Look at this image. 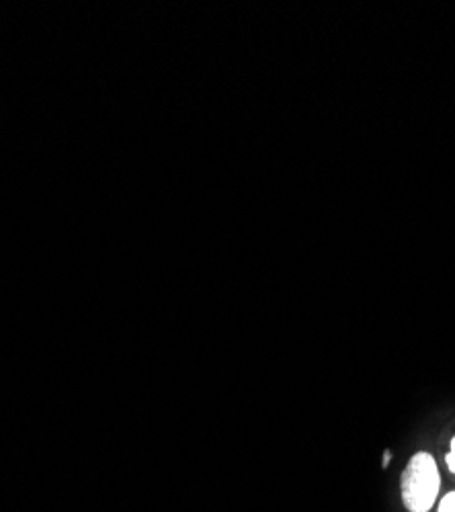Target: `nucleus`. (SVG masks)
<instances>
[{"mask_svg": "<svg viewBox=\"0 0 455 512\" xmlns=\"http://www.w3.org/2000/svg\"><path fill=\"white\" fill-rule=\"evenodd\" d=\"M441 490V474L429 451H417L406 463L400 476L402 504L408 512H429Z\"/></svg>", "mask_w": 455, "mask_h": 512, "instance_id": "obj_1", "label": "nucleus"}, {"mask_svg": "<svg viewBox=\"0 0 455 512\" xmlns=\"http://www.w3.org/2000/svg\"><path fill=\"white\" fill-rule=\"evenodd\" d=\"M390 459H392V451H386V453H384V463H382V467H388Z\"/></svg>", "mask_w": 455, "mask_h": 512, "instance_id": "obj_4", "label": "nucleus"}, {"mask_svg": "<svg viewBox=\"0 0 455 512\" xmlns=\"http://www.w3.org/2000/svg\"><path fill=\"white\" fill-rule=\"evenodd\" d=\"M445 463L449 467V472L455 474V437L451 439V445H449V453L445 455Z\"/></svg>", "mask_w": 455, "mask_h": 512, "instance_id": "obj_3", "label": "nucleus"}, {"mask_svg": "<svg viewBox=\"0 0 455 512\" xmlns=\"http://www.w3.org/2000/svg\"><path fill=\"white\" fill-rule=\"evenodd\" d=\"M437 512H455V492H449L441 498Z\"/></svg>", "mask_w": 455, "mask_h": 512, "instance_id": "obj_2", "label": "nucleus"}]
</instances>
